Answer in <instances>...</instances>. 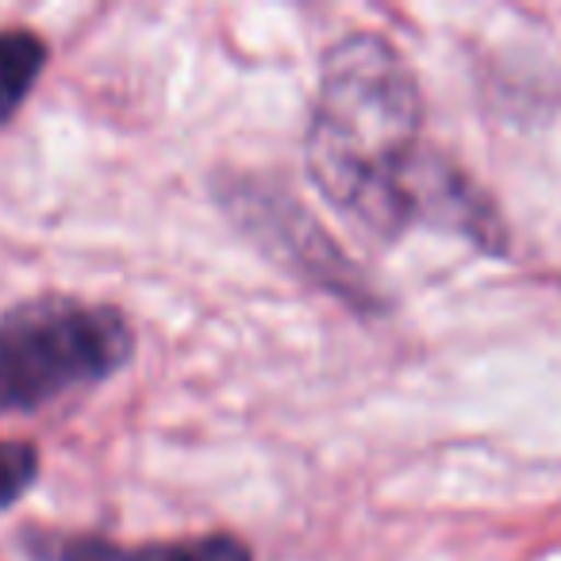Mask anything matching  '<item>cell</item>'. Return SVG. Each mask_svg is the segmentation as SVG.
I'll return each instance as SVG.
<instances>
[{
  "mask_svg": "<svg viewBox=\"0 0 561 561\" xmlns=\"http://www.w3.org/2000/svg\"><path fill=\"white\" fill-rule=\"evenodd\" d=\"M423 104L404 58L377 35H351L323 58L308 127V173L335 208L377 234L415 216Z\"/></svg>",
  "mask_w": 561,
  "mask_h": 561,
  "instance_id": "6da1fadb",
  "label": "cell"
},
{
  "mask_svg": "<svg viewBox=\"0 0 561 561\" xmlns=\"http://www.w3.org/2000/svg\"><path fill=\"white\" fill-rule=\"evenodd\" d=\"M135 339L116 308L35 297L0 316V415L35 412L127 366Z\"/></svg>",
  "mask_w": 561,
  "mask_h": 561,
  "instance_id": "7a4b0ae2",
  "label": "cell"
},
{
  "mask_svg": "<svg viewBox=\"0 0 561 561\" xmlns=\"http://www.w3.org/2000/svg\"><path fill=\"white\" fill-rule=\"evenodd\" d=\"M55 561H254L250 546L234 535H201L181 542H147V546H119L108 538L73 535L55 542Z\"/></svg>",
  "mask_w": 561,
  "mask_h": 561,
  "instance_id": "3957f363",
  "label": "cell"
},
{
  "mask_svg": "<svg viewBox=\"0 0 561 561\" xmlns=\"http://www.w3.org/2000/svg\"><path fill=\"white\" fill-rule=\"evenodd\" d=\"M47 62V43L35 32H0V124L16 116L27 101L32 85L39 81Z\"/></svg>",
  "mask_w": 561,
  "mask_h": 561,
  "instance_id": "277c9868",
  "label": "cell"
},
{
  "mask_svg": "<svg viewBox=\"0 0 561 561\" xmlns=\"http://www.w3.org/2000/svg\"><path fill=\"white\" fill-rule=\"evenodd\" d=\"M39 477V450L20 438H0V507L16 504Z\"/></svg>",
  "mask_w": 561,
  "mask_h": 561,
  "instance_id": "5b68a950",
  "label": "cell"
}]
</instances>
